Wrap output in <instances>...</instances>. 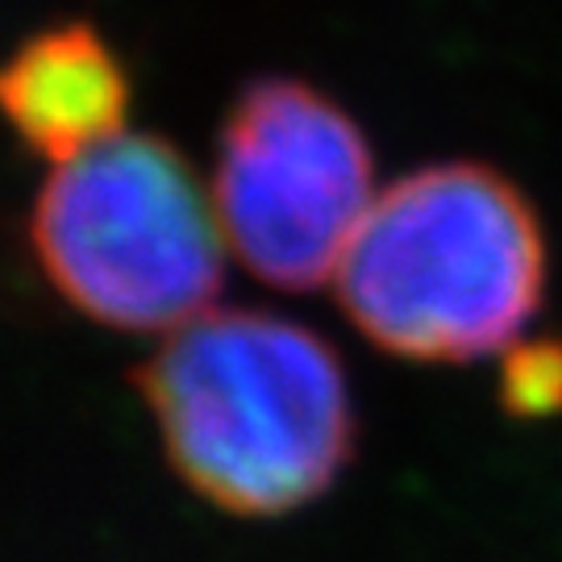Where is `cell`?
<instances>
[{
    "instance_id": "cell-6",
    "label": "cell",
    "mask_w": 562,
    "mask_h": 562,
    "mask_svg": "<svg viewBox=\"0 0 562 562\" xmlns=\"http://www.w3.org/2000/svg\"><path fill=\"white\" fill-rule=\"evenodd\" d=\"M501 401L517 417H542L562 408V346L559 341H517L504 355Z\"/></svg>"
},
{
    "instance_id": "cell-4",
    "label": "cell",
    "mask_w": 562,
    "mask_h": 562,
    "mask_svg": "<svg viewBox=\"0 0 562 562\" xmlns=\"http://www.w3.org/2000/svg\"><path fill=\"white\" fill-rule=\"evenodd\" d=\"M209 196L225 250L267 288L308 292L338 280L375 204L362 125L301 76L241 83L217 130Z\"/></svg>"
},
{
    "instance_id": "cell-2",
    "label": "cell",
    "mask_w": 562,
    "mask_h": 562,
    "mask_svg": "<svg viewBox=\"0 0 562 562\" xmlns=\"http://www.w3.org/2000/svg\"><path fill=\"white\" fill-rule=\"evenodd\" d=\"M338 301L404 362L508 355L546 296V234L504 171L425 162L387 183L338 271Z\"/></svg>"
},
{
    "instance_id": "cell-1",
    "label": "cell",
    "mask_w": 562,
    "mask_h": 562,
    "mask_svg": "<svg viewBox=\"0 0 562 562\" xmlns=\"http://www.w3.org/2000/svg\"><path fill=\"white\" fill-rule=\"evenodd\" d=\"M138 392L171 471L234 517L317 504L359 450L338 350L280 313H204L142 362Z\"/></svg>"
},
{
    "instance_id": "cell-5",
    "label": "cell",
    "mask_w": 562,
    "mask_h": 562,
    "mask_svg": "<svg viewBox=\"0 0 562 562\" xmlns=\"http://www.w3.org/2000/svg\"><path fill=\"white\" fill-rule=\"evenodd\" d=\"M130 63L88 18L46 21L0 55V121L50 167L130 134Z\"/></svg>"
},
{
    "instance_id": "cell-3",
    "label": "cell",
    "mask_w": 562,
    "mask_h": 562,
    "mask_svg": "<svg viewBox=\"0 0 562 562\" xmlns=\"http://www.w3.org/2000/svg\"><path fill=\"white\" fill-rule=\"evenodd\" d=\"M42 280L117 334H180L217 308L225 238L209 188L159 134H121L50 167L25 217Z\"/></svg>"
}]
</instances>
